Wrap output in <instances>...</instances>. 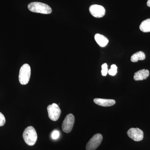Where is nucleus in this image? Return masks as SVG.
I'll return each instance as SVG.
<instances>
[{
    "label": "nucleus",
    "mask_w": 150,
    "mask_h": 150,
    "mask_svg": "<svg viewBox=\"0 0 150 150\" xmlns=\"http://www.w3.org/2000/svg\"><path fill=\"white\" fill-rule=\"evenodd\" d=\"M149 75V70L142 69L139 70L134 74V79L135 81H142L146 79Z\"/></svg>",
    "instance_id": "9d476101"
},
{
    "label": "nucleus",
    "mask_w": 150,
    "mask_h": 150,
    "mask_svg": "<svg viewBox=\"0 0 150 150\" xmlns=\"http://www.w3.org/2000/svg\"><path fill=\"white\" fill-rule=\"evenodd\" d=\"M31 69L28 64H24L20 69L19 81L22 85H25L28 83L30 79Z\"/></svg>",
    "instance_id": "7ed1b4c3"
},
{
    "label": "nucleus",
    "mask_w": 150,
    "mask_h": 150,
    "mask_svg": "<svg viewBox=\"0 0 150 150\" xmlns=\"http://www.w3.org/2000/svg\"><path fill=\"white\" fill-rule=\"evenodd\" d=\"M147 5L148 6L150 7V0H148L147 2Z\"/></svg>",
    "instance_id": "a211bd4d"
},
{
    "label": "nucleus",
    "mask_w": 150,
    "mask_h": 150,
    "mask_svg": "<svg viewBox=\"0 0 150 150\" xmlns=\"http://www.w3.org/2000/svg\"><path fill=\"white\" fill-rule=\"evenodd\" d=\"M103 137L101 134H97L94 135L87 144L86 150H95L100 145L102 142Z\"/></svg>",
    "instance_id": "39448f33"
},
{
    "label": "nucleus",
    "mask_w": 150,
    "mask_h": 150,
    "mask_svg": "<svg viewBox=\"0 0 150 150\" xmlns=\"http://www.w3.org/2000/svg\"><path fill=\"white\" fill-rule=\"evenodd\" d=\"M117 73V67L115 64L112 65L110 69L108 71V73L110 76H114L116 75Z\"/></svg>",
    "instance_id": "4468645a"
},
{
    "label": "nucleus",
    "mask_w": 150,
    "mask_h": 150,
    "mask_svg": "<svg viewBox=\"0 0 150 150\" xmlns=\"http://www.w3.org/2000/svg\"><path fill=\"white\" fill-rule=\"evenodd\" d=\"M94 38L97 43L101 47H105L108 43V40L107 38L101 34L97 33L95 35Z\"/></svg>",
    "instance_id": "9b49d317"
},
{
    "label": "nucleus",
    "mask_w": 150,
    "mask_h": 150,
    "mask_svg": "<svg viewBox=\"0 0 150 150\" xmlns=\"http://www.w3.org/2000/svg\"><path fill=\"white\" fill-rule=\"evenodd\" d=\"M93 101L96 104L104 107L112 106L115 103V100H114L102 98H95L93 100Z\"/></svg>",
    "instance_id": "1a4fd4ad"
},
{
    "label": "nucleus",
    "mask_w": 150,
    "mask_h": 150,
    "mask_svg": "<svg viewBox=\"0 0 150 150\" xmlns=\"http://www.w3.org/2000/svg\"><path fill=\"white\" fill-rule=\"evenodd\" d=\"M127 134L129 138L135 142H140L144 139V132L139 128H131L127 131Z\"/></svg>",
    "instance_id": "0eeeda50"
},
{
    "label": "nucleus",
    "mask_w": 150,
    "mask_h": 150,
    "mask_svg": "<svg viewBox=\"0 0 150 150\" xmlns=\"http://www.w3.org/2000/svg\"><path fill=\"white\" fill-rule=\"evenodd\" d=\"M75 122V117L72 114H68L65 117L62 125L63 131L66 133H69L72 130Z\"/></svg>",
    "instance_id": "423d86ee"
},
{
    "label": "nucleus",
    "mask_w": 150,
    "mask_h": 150,
    "mask_svg": "<svg viewBox=\"0 0 150 150\" xmlns=\"http://www.w3.org/2000/svg\"><path fill=\"white\" fill-rule=\"evenodd\" d=\"M89 11L93 16L97 18L103 17L105 13V9L103 6L96 4L90 6Z\"/></svg>",
    "instance_id": "6e6552de"
},
{
    "label": "nucleus",
    "mask_w": 150,
    "mask_h": 150,
    "mask_svg": "<svg viewBox=\"0 0 150 150\" xmlns=\"http://www.w3.org/2000/svg\"><path fill=\"white\" fill-rule=\"evenodd\" d=\"M102 70H101V74L102 76H106L108 73V65L107 64L105 63L101 66Z\"/></svg>",
    "instance_id": "2eb2a0df"
},
{
    "label": "nucleus",
    "mask_w": 150,
    "mask_h": 150,
    "mask_svg": "<svg viewBox=\"0 0 150 150\" xmlns=\"http://www.w3.org/2000/svg\"><path fill=\"white\" fill-rule=\"evenodd\" d=\"M140 29L142 32H150V18L144 21L140 25Z\"/></svg>",
    "instance_id": "ddd939ff"
},
{
    "label": "nucleus",
    "mask_w": 150,
    "mask_h": 150,
    "mask_svg": "<svg viewBox=\"0 0 150 150\" xmlns=\"http://www.w3.org/2000/svg\"><path fill=\"white\" fill-rule=\"evenodd\" d=\"M23 137L25 143L28 146L35 145L37 140V134L34 127L29 126L25 129Z\"/></svg>",
    "instance_id": "f03ea898"
},
{
    "label": "nucleus",
    "mask_w": 150,
    "mask_h": 150,
    "mask_svg": "<svg viewBox=\"0 0 150 150\" xmlns=\"http://www.w3.org/2000/svg\"><path fill=\"white\" fill-rule=\"evenodd\" d=\"M6 123V118L4 115L0 112V126H4Z\"/></svg>",
    "instance_id": "f3484780"
},
{
    "label": "nucleus",
    "mask_w": 150,
    "mask_h": 150,
    "mask_svg": "<svg viewBox=\"0 0 150 150\" xmlns=\"http://www.w3.org/2000/svg\"><path fill=\"white\" fill-rule=\"evenodd\" d=\"M48 117L53 121H56L59 119L61 114V110L59 105L54 103L47 107Z\"/></svg>",
    "instance_id": "20e7f679"
},
{
    "label": "nucleus",
    "mask_w": 150,
    "mask_h": 150,
    "mask_svg": "<svg viewBox=\"0 0 150 150\" xmlns=\"http://www.w3.org/2000/svg\"><path fill=\"white\" fill-rule=\"evenodd\" d=\"M28 9L32 12L48 14L52 12V9L48 5L43 3L34 2L29 4Z\"/></svg>",
    "instance_id": "f257e3e1"
},
{
    "label": "nucleus",
    "mask_w": 150,
    "mask_h": 150,
    "mask_svg": "<svg viewBox=\"0 0 150 150\" xmlns=\"http://www.w3.org/2000/svg\"><path fill=\"white\" fill-rule=\"evenodd\" d=\"M59 136H60V133L57 130H54L51 134V137L52 139L54 140L58 139L59 138Z\"/></svg>",
    "instance_id": "dca6fc26"
},
{
    "label": "nucleus",
    "mask_w": 150,
    "mask_h": 150,
    "mask_svg": "<svg viewBox=\"0 0 150 150\" xmlns=\"http://www.w3.org/2000/svg\"><path fill=\"white\" fill-rule=\"evenodd\" d=\"M146 58V55L143 51H140L133 54L131 56V61L132 62H137L141 60H144Z\"/></svg>",
    "instance_id": "f8f14e48"
}]
</instances>
